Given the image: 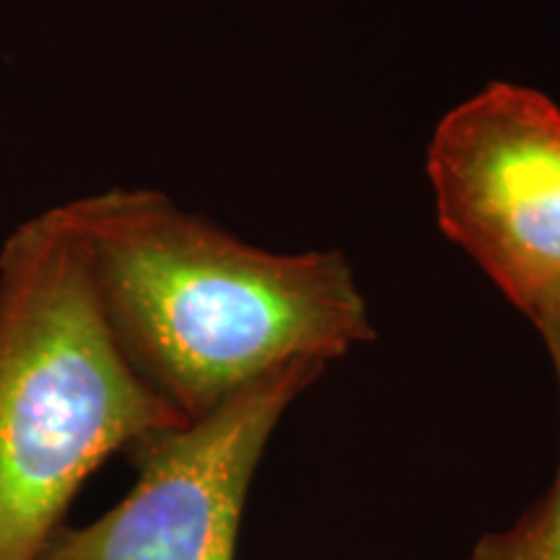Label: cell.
Instances as JSON below:
<instances>
[{
	"label": "cell",
	"instance_id": "obj_1",
	"mask_svg": "<svg viewBox=\"0 0 560 560\" xmlns=\"http://www.w3.org/2000/svg\"><path fill=\"white\" fill-rule=\"evenodd\" d=\"M109 330L185 420L260 376L374 338L340 252L278 255L153 190L62 202Z\"/></svg>",
	"mask_w": 560,
	"mask_h": 560
},
{
	"label": "cell",
	"instance_id": "obj_2",
	"mask_svg": "<svg viewBox=\"0 0 560 560\" xmlns=\"http://www.w3.org/2000/svg\"><path fill=\"white\" fill-rule=\"evenodd\" d=\"M190 423L125 359L62 206L0 249V560H39L89 475Z\"/></svg>",
	"mask_w": 560,
	"mask_h": 560
},
{
	"label": "cell",
	"instance_id": "obj_3",
	"mask_svg": "<svg viewBox=\"0 0 560 560\" xmlns=\"http://www.w3.org/2000/svg\"><path fill=\"white\" fill-rule=\"evenodd\" d=\"M439 226L535 322H560V107L495 81L429 145Z\"/></svg>",
	"mask_w": 560,
	"mask_h": 560
},
{
	"label": "cell",
	"instance_id": "obj_4",
	"mask_svg": "<svg viewBox=\"0 0 560 560\" xmlns=\"http://www.w3.org/2000/svg\"><path fill=\"white\" fill-rule=\"evenodd\" d=\"M322 371L319 361L280 366L202 418L140 441L130 493L86 527L58 532L39 560H234L265 444Z\"/></svg>",
	"mask_w": 560,
	"mask_h": 560
},
{
	"label": "cell",
	"instance_id": "obj_5",
	"mask_svg": "<svg viewBox=\"0 0 560 560\" xmlns=\"http://www.w3.org/2000/svg\"><path fill=\"white\" fill-rule=\"evenodd\" d=\"M560 392V322L540 327ZM467 560H560V462L548 493L514 527L486 535Z\"/></svg>",
	"mask_w": 560,
	"mask_h": 560
}]
</instances>
